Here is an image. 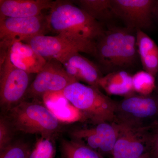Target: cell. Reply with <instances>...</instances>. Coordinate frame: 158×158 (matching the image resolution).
<instances>
[{"instance_id":"24","label":"cell","mask_w":158,"mask_h":158,"mask_svg":"<svg viewBox=\"0 0 158 158\" xmlns=\"http://www.w3.org/2000/svg\"><path fill=\"white\" fill-rule=\"evenodd\" d=\"M148 152L151 158H158V125L153 130Z\"/></svg>"},{"instance_id":"16","label":"cell","mask_w":158,"mask_h":158,"mask_svg":"<svg viewBox=\"0 0 158 158\" xmlns=\"http://www.w3.org/2000/svg\"><path fill=\"white\" fill-rule=\"evenodd\" d=\"M98 86L109 95L125 97L135 94L132 75L125 70L116 71L105 75L100 80Z\"/></svg>"},{"instance_id":"25","label":"cell","mask_w":158,"mask_h":158,"mask_svg":"<svg viewBox=\"0 0 158 158\" xmlns=\"http://www.w3.org/2000/svg\"><path fill=\"white\" fill-rule=\"evenodd\" d=\"M154 18L158 20V1H156L154 9Z\"/></svg>"},{"instance_id":"4","label":"cell","mask_w":158,"mask_h":158,"mask_svg":"<svg viewBox=\"0 0 158 158\" xmlns=\"http://www.w3.org/2000/svg\"><path fill=\"white\" fill-rule=\"evenodd\" d=\"M62 94L81 113L84 122L97 124L115 121L116 102L99 88L76 81L67 86Z\"/></svg>"},{"instance_id":"5","label":"cell","mask_w":158,"mask_h":158,"mask_svg":"<svg viewBox=\"0 0 158 158\" xmlns=\"http://www.w3.org/2000/svg\"><path fill=\"white\" fill-rule=\"evenodd\" d=\"M118 124L137 128L158 124V93L148 95L135 93L116 102L115 121Z\"/></svg>"},{"instance_id":"2","label":"cell","mask_w":158,"mask_h":158,"mask_svg":"<svg viewBox=\"0 0 158 158\" xmlns=\"http://www.w3.org/2000/svg\"><path fill=\"white\" fill-rule=\"evenodd\" d=\"M94 57L103 75L132 68L139 59L136 31L116 27L105 30L96 42Z\"/></svg>"},{"instance_id":"10","label":"cell","mask_w":158,"mask_h":158,"mask_svg":"<svg viewBox=\"0 0 158 158\" xmlns=\"http://www.w3.org/2000/svg\"><path fill=\"white\" fill-rule=\"evenodd\" d=\"M155 0H111L115 17L128 28L144 31L152 25Z\"/></svg>"},{"instance_id":"11","label":"cell","mask_w":158,"mask_h":158,"mask_svg":"<svg viewBox=\"0 0 158 158\" xmlns=\"http://www.w3.org/2000/svg\"><path fill=\"white\" fill-rule=\"evenodd\" d=\"M118 124V138L110 158H136L148 152L153 130L158 124L137 128Z\"/></svg>"},{"instance_id":"12","label":"cell","mask_w":158,"mask_h":158,"mask_svg":"<svg viewBox=\"0 0 158 158\" xmlns=\"http://www.w3.org/2000/svg\"><path fill=\"white\" fill-rule=\"evenodd\" d=\"M47 61L56 60L62 63L68 56L76 52L88 53L84 48L57 35H40L24 41Z\"/></svg>"},{"instance_id":"14","label":"cell","mask_w":158,"mask_h":158,"mask_svg":"<svg viewBox=\"0 0 158 158\" xmlns=\"http://www.w3.org/2000/svg\"><path fill=\"white\" fill-rule=\"evenodd\" d=\"M8 56L15 67L29 74H37L47 61L40 56L28 44L19 41L9 48Z\"/></svg>"},{"instance_id":"19","label":"cell","mask_w":158,"mask_h":158,"mask_svg":"<svg viewBox=\"0 0 158 158\" xmlns=\"http://www.w3.org/2000/svg\"><path fill=\"white\" fill-rule=\"evenodd\" d=\"M61 158H104L95 151L70 138L60 142Z\"/></svg>"},{"instance_id":"23","label":"cell","mask_w":158,"mask_h":158,"mask_svg":"<svg viewBox=\"0 0 158 158\" xmlns=\"http://www.w3.org/2000/svg\"><path fill=\"white\" fill-rule=\"evenodd\" d=\"M16 134L5 115L0 117V151L11 144Z\"/></svg>"},{"instance_id":"8","label":"cell","mask_w":158,"mask_h":158,"mask_svg":"<svg viewBox=\"0 0 158 158\" xmlns=\"http://www.w3.org/2000/svg\"><path fill=\"white\" fill-rule=\"evenodd\" d=\"M30 74L14 66L7 56L1 60L0 106L2 113L23 100L30 86Z\"/></svg>"},{"instance_id":"1","label":"cell","mask_w":158,"mask_h":158,"mask_svg":"<svg viewBox=\"0 0 158 158\" xmlns=\"http://www.w3.org/2000/svg\"><path fill=\"white\" fill-rule=\"evenodd\" d=\"M48 31L84 48L94 56L95 45L105 30L73 2L55 1L46 16Z\"/></svg>"},{"instance_id":"20","label":"cell","mask_w":158,"mask_h":158,"mask_svg":"<svg viewBox=\"0 0 158 158\" xmlns=\"http://www.w3.org/2000/svg\"><path fill=\"white\" fill-rule=\"evenodd\" d=\"M135 93L141 95H148L155 92L156 77L146 71L140 70L132 75Z\"/></svg>"},{"instance_id":"9","label":"cell","mask_w":158,"mask_h":158,"mask_svg":"<svg viewBox=\"0 0 158 158\" xmlns=\"http://www.w3.org/2000/svg\"><path fill=\"white\" fill-rule=\"evenodd\" d=\"M89 123L90 125L81 126L71 130L70 138L85 144L104 158H110L118 138V123L115 122Z\"/></svg>"},{"instance_id":"26","label":"cell","mask_w":158,"mask_h":158,"mask_svg":"<svg viewBox=\"0 0 158 158\" xmlns=\"http://www.w3.org/2000/svg\"><path fill=\"white\" fill-rule=\"evenodd\" d=\"M151 158L149 154V152H147L142 155V156L138 157V158Z\"/></svg>"},{"instance_id":"15","label":"cell","mask_w":158,"mask_h":158,"mask_svg":"<svg viewBox=\"0 0 158 158\" xmlns=\"http://www.w3.org/2000/svg\"><path fill=\"white\" fill-rule=\"evenodd\" d=\"M51 0H1L0 16L8 18L34 17L41 15L44 10L52 8Z\"/></svg>"},{"instance_id":"27","label":"cell","mask_w":158,"mask_h":158,"mask_svg":"<svg viewBox=\"0 0 158 158\" xmlns=\"http://www.w3.org/2000/svg\"><path fill=\"white\" fill-rule=\"evenodd\" d=\"M156 77H157V81H156V88L155 92H156V93H158V71Z\"/></svg>"},{"instance_id":"3","label":"cell","mask_w":158,"mask_h":158,"mask_svg":"<svg viewBox=\"0 0 158 158\" xmlns=\"http://www.w3.org/2000/svg\"><path fill=\"white\" fill-rule=\"evenodd\" d=\"M15 133L54 138L61 131V122L44 103L23 100L6 113Z\"/></svg>"},{"instance_id":"6","label":"cell","mask_w":158,"mask_h":158,"mask_svg":"<svg viewBox=\"0 0 158 158\" xmlns=\"http://www.w3.org/2000/svg\"><path fill=\"white\" fill-rule=\"evenodd\" d=\"M48 31L46 16L8 18L0 16L1 52L6 53L13 44L24 42L32 37L44 35Z\"/></svg>"},{"instance_id":"22","label":"cell","mask_w":158,"mask_h":158,"mask_svg":"<svg viewBox=\"0 0 158 158\" xmlns=\"http://www.w3.org/2000/svg\"><path fill=\"white\" fill-rule=\"evenodd\" d=\"M32 148L28 143L14 141L0 151V158H28Z\"/></svg>"},{"instance_id":"21","label":"cell","mask_w":158,"mask_h":158,"mask_svg":"<svg viewBox=\"0 0 158 158\" xmlns=\"http://www.w3.org/2000/svg\"><path fill=\"white\" fill-rule=\"evenodd\" d=\"M56 151L53 138L40 137L32 147L28 158H55Z\"/></svg>"},{"instance_id":"7","label":"cell","mask_w":158,"mask_h":158,"mask_svg":"<svg viewBox=\"0 0 158 158\" xmlns=\"http://www.w3.org/2000/svg\"><path fill=\"white\" fill-rule=\"evenodd\" d=\"M76 81H77L67 73L60 62L47 61L30 85L23 100L31 99L44 103L48 94L62 93L67 86Z\"/></svg>"},{"instance_id":"13","label":"cell","mask_w":158,"mask_h":158,"mask_svg":"<svg viewBox=\"0 0 158 158\" xmlns=\"http://www.w3.org/2000/svg\"><path fill=\"white\" fill-rule=\"evenodd\" d=\"M61 64L67 73L77 81L85 82L90 86L99 88V82L103 74L98 65L80 52L68 56Z\"/></svg>"},{"instance_id":"17","label":"cell","mask_w":158,"mask_h":158,"mask_svg":"<svg viewBox=\"0 0 158 158\" xmlns=\"http://www.w3.org/2000/svg\"><path fill=\"white\" fill-rule=\"evenodd\" d=\"M139 59L143 70L156 77L158 71V47L144 31H136Z\"/></svg>"},{"instance_id":"18","label":"cell","mask_w":158,"mask_h":158,"mask_svg":"<svg viewBox=\"0 0 158 158\" xmlns=\"http://www.w3.org/2000/svg\"><path fill=\"white\" fill-rule=\"evenodd\" d=\"M73 2L101 23L115 17L111 0H77Z\"/></svg>"}]
</instances>
